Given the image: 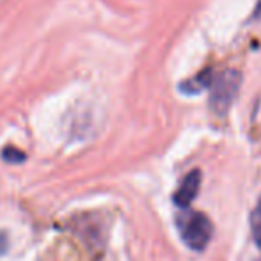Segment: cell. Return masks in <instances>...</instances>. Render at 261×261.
Returning <instances> with one entry per match:
<instances>
[{
    "instance_id": "cell-1",
    "label": "cell",
    "mask_w": 261,
    "mask_h": 261,
    "mask_svg": "<svg viewBox=\"0 0 261 261\" xmlns=\"http://www.w3.org/2000/svg\"><path fill=\"white\" fill-rule=\"evenodd\" d=\"M178 227H179V233H181L183 242L190 249H194V251H203L210 244V240H212V234H213L212 220L201 212L183 215L178 220Z\"/></svg>"
},
{
    "instance_id": "cell-2",
    "label": "cell",
    "mask_w": 261,
    "mask_h": 261,
    "mask_svg": "<svg viewBox=\"0 0 261 261\" xmlns=\"http://www.w3.org/2000/svg\"><path fill=\"white\" fill-rule=\"evenodd\" d=\"M242 82V73L237 69H226L220 75H217L212 82V98H210V105L215 112L224 114L229 105L233 103L234 96H237L238 89H240Z\"/></svg>"
},
{
    "instance_id": "cell-3",
    "label": "cell",
    "mask_w": 261,
    "mask_h": 261,
    "mask_svg": "<svg viewBox=\"0 0 261 261\" xmlns=\"http://www.w3.org/2000/svg\"><path fill=\"white\" fill-rule=\"evenodd\" d=\"M201 187V171H190L189 174L183 178V181L179 183L178 190L174 194V204L179 208H189L190 203L196 199L197 192Z\"/></svg>"
},
{
    "instance_id": "cell-4",
    "label": "cell",
    "mask_w": 261,
    "mask_h": 261,
    "mask_svg": "<svg viewBox=\"0 0 261 261\" xmlns=\"http://www.w3.org/2000/svg\"><path fill=\"white\" fill-rule=\"evenodd\" d=\"M213 79H215V75H213V71L210 68L203 69V71L199 73V75H196L194 79H189L185 80V82L181 84V93L185 94H197V93H203L204 89H208L210 86H212Z\"/></svg>"
},
{
    "instance_id": "cell-5",
    "label": "cell",
    "mask_w": 261,
    "mask_h": 261,
    "mask_svg": "<svg viewBox=\"0 0 261 261\" xmlns=\"http://www.w3.org/2000/svg\"><path fill=\"white\" fill-rule=\"evenodd\" d=\"M251 229H252L254 242L261 249V197H259L258 206L254 208V212H252V215H251Z\"/></svg>"
},
{
    "instance_id": "cell-6",
    "label": "cell",
    "mask_w": 261,
    "mask_h": 261,
    "mask_svg": "<svg viewBox=\"0 0 261 261\" xmlns=\"http://www.w3.org/2000/svg\"><path fill=\"white\" fill-rule=\"evenodd\" d=\"M7 247H9V238H7L6 233H0V256L6 254Z\"/></svg>"
},
{
    "instance_id": "cell-7",
    "label": "cell",
    "mask_w": 261,
    "mask_h": 261,
    "mask_svg": "<svg viewBox=\"0 0 261 261\" xmlns=\"http://www.w3.org/2000/svg\"><path fill=\"white\" fill-rule=\"evenodd\" d=\"M258 16H261V2H259L258 9H256V14H254V18H258Z\"/></svg>"
}]
</instances>
